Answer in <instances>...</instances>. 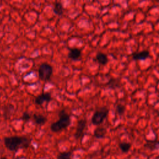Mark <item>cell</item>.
I'll list each match as a JSON object with an SVG mask.
<instances>
[{"label": "cell", "instance_id": "obj_1", "mask_svg": "<svg viewBox=\"0 0 159 159\" xmlns=\"http://www.w3.org/2000/svg\"><path fill=\"white\" fill-rule=\"evenodd\" d=\"M4 142L6 148L11 151L18 150L21 145L27 147L29 144V140L27 138L19 136L6 137Z\"/></svg>", "mask_w": 159, "mask_h": 159}, {"label": "cell", "instance_id": "obj_12", "mask_svg": "<svg viewBox=\"0 0 159 159\" xmlns=\"http://www.w3.org/2000/svg\"><path fill=\"white\" fill-rule=\"evenodd\" d=\"M54 11L55 13L59 16H61L63 15L64 11V7L62 4L60 2H56L54 5Z\"/></svg>", "mask_w": 159, "mask_h": 159}, {"label": "cell", "instance_id": "obj_19", "mask_svg": "<svg viewBox=\"0 0 159 159\" xmlns=\"http://www.w3.org/2000/svg\"><path fill=\"white\" fill-rule=\"evenodd\" d=\"M0 6H1V4H0Z\"/></svg>", "mask_w": 159, "mask_h": 159}, {"label": "cell", "instance_id": "obj_17", "mask_svg": "<svg viewBox=\"0 0 159 159\" xmlns=\"http://www.w3.org/2000/svg\"><path fill=\"white\" fill-rule=\"evenodd\" d=\"M0 159H8V158H6V157H2Z\"/></svg>", "mask_w": 159, "mask_h": 159}, {"label": "cell", "instance_id": "obj_9", "mask_svg": "<svg viewBox=\"0 0 159 159\" xmlns=\"http://www.w3.org/2000/svg\"><path fill=\"white\" fill-rule=\"evenodd\" d=\"M96 59L97 62L102 65H107L108 62V58L107 54H104L102 52H99L96 56Z\"/></svg>", "mask_w": 159, "mask_h": 159}, {"label": "cell", "instance_id": "obj_5", "mask_svg": "<svg viewBox=\"0 0 159 159\" xmlns=\"http://www.w3.org/2000/svg\"><path fill=\"white\" fill-rule=\"evenodd\" d=\"M52 98L50 93H43L36 98L35 103L37 105L42 106L44 103H48L50 101H52Z\"/></svg>", "mask_w": 159, "mask_h": 159}, {"label": "cell", "instance_id": "obj_3", "mask_svg": "<svg viewBox=\"0 0 159 159\" xmlns=\"http://www.w3.org/2000/svg\"><path fill=\"white\" fill-rule=\"evenodd\" d=\"M109 109L104 107H101L96 110L91 118V122L95 126H99L101 124L104 119L107 118L109 114Z\"/></svg>", "mask_w": 159, "mask_h": 159}, {"label": "cell", "instance_id": "obj_7", "mask_svg": "<svg viewBox=\"0 0 159 159\" xmlns=\"http://www.w3.org/2000/svg\"><path fill=\"white\" fill-rule=\"evenodd\" d=\"M86 126V121L85 119H81L78 121L76 133H75V137L77 139L80 138L82 136Z\"/></svg>", "mask_w": 159, "mask_h": 159}, {"label": "cell", "instance_id": "obj_2", "mask_svg": "<svg viewBox=\"0 0 159 159\" xmlns=\"http://www.w3.org/2000/svg\"><path fill=\"white\" fill-rule=\"evenodd\" d=\"M59 116V119L52 124L50 126L51 130L54 132H58L62 131L68 128L71 123L70 116L65 110H61Z\"/></svg>", "mask_w": 159, "mask_h": 159}, {"label": "cell", "instance_id": "obj_16", "mask_svg": "<svg viewBox=\"0 0 159 159\" xmlns=\"http://www.w3.org/2000/svg\"><path fill=\"white\" fill-rule=\"evenodd\" d=\"M21 119L24 121H29L31 119V116L28 113H24L23 115V116L21 118Z\"/></svg>", "mask_w": 159, "mask_h": 159}, {"label": "cell", "instance_id": "obj_13", "mask_svg": "<svg viewBox=\"0 0 159 159\" xmlns=\"http://www.w3.org/2000/svg\"><path fill=\"white\" fill-rule=\"evenodd\" d=\"M119 147L123 152L127 153L130 150L131 148V144L128 142H121L119 145Z\"/></svg>", "mask_w": 159, "mask_h": 159}, {"label": "cell", "instance_id": "obj_18", "mask_svg": "<svg viewBox=\"0 0 159 159\" xmlns=\"http://www.w3.org/2000/svg\"><path fill=\"white\" fill-rule=\"evenodd\" d=\"M2 19H0V24H2Z\"/></svg>", "mask_w": 159, "mask_h": 159}, {"label": "cell", "instance_id": "obj_6", "mask_svg": "<svg viewBox=\"0 0 159 159\" xmlns=\"http://www.w3.org/2000/svg\"><path fill=\"white\" fill-rule=\"evenodd\" d=\"M150 57V53L148 50H142L139 52H135L132 54V59L136 61H145Z\"/></svg>", "mask_w": 159, "mask_h": 159}, {"label": "cell", "instance_id": "obj_15", "mask_svg": "<svg viewBox=\"0 0 159 159\" xmlns=\"http://www.w3.org/2000/svg\"><path fill=\"white\" fill-rule=\"evenodd\" d=\"M71 152H65L61 153L58 156V159H71Z\"/></svg>", "mask_w": 159, "mask_h": 159}, {"label": "cell", "instance_id": "obj_10", "mask_svg": "<svg viewBox=\"0 0 159 159\" xmlns=\"http://www.w3.org/2000/svg\"><path fill=\"white\" fill-rule=\"evenodd\" d=\"M47 118L43 115L35 114L33 115V121L37 125H43L47 122Z\"/></svg>", "mask_w": 159, "mask_h": 159}, {"label": "cell", "instance_id": "obj_14", "mask_svg": "<svg viewBox=\"0 0 159 159\" xmlns=\"http://www.w3.org/2000/svg\"><path fill=\"white\" fill-rule=\"evenodd\" d=\"M126 111V108L125 107L123 104H118L116 107V111L117 113L119 115V116H123Z\"/></svg>", "mask_w": 159, "mask_h": 159}, {"label": "cell", "instance_id": "obj_4", "mask_svg": "<svg viewBox=\"0 0 159 159\" xmlns=\"http://www.w3.org/2000/svg\"><path fill=\"white\" fill-rule=\"evenodd\" d=\"M52 72L53 68L50 65L46 63L42 64L38 70L39 77L40 80L47 82L50 78Z\"/></svg>", "mask_w": 159, "mask_h": 159}, {"label": "cell", "instance_id": "obj_8", "mask_svg": "<svg viewBox=\"0 0 159 159\" xmlns=\"http://www.w3.org/2000/svg\"><path fill=\"white\" fill-rule=\"evenodd\" d=\"M82 55V51L80 49L77 48H71L69 53V57L72 60H78Z\"/></svg>", "mask_w": 159, "mask_h": 159}, {"label": "cell", "instance_id": "obj_11", "mask_svg": "<svg viewBox=\"0 0 159 159\" xmlns=\"http://www.w3.org/2000/svg\"><path fill=\"white\" fill-rule=\"evenodd\" d=\"M107 134V129L102 127L97 128L94 132V136L98 139H103Z\"/></svg>", "mask_w": 159, "mask_h": 159}]
</instances>
